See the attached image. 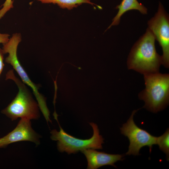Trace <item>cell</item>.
<instances>
[{
    "label": "cell",
    "instance_id": "cell-1",
    "mask_svg": "<svg viewBox=\"0 0 169 169\" xmlns=\"http://www.w3.org/2000/svg\"><path fill=\"white\" fill-rule=\"evenodd\" d=\"M154 35L147 28L131 48L127 61V68L143 75L159 72L161 56L156 52Z\"/></svg>",
    "mask_w": 169,
    "mask_h": 169
},
{
    "label": "cell",
    "instance_id": "cell-2",
    "mask_svg": "<svg viewBox=\"0 0 169 169\" xmlns=\"http://www.w3.org/2000/svg\"><path fill=\"white\" fill-rule=\"evenodd\" d=\"M6 79L13 80L18 87V92L11 102L2 110L1 113L12 120L18 118L30 120L38 119L40 116L38 104L33 98L26 84L16 76L13 69L8 72Z\"/></svg>",
    "mask_w": 169,
    "mask_h": 169
},
{
    "label": "cell",
    "instance_id": "cell-3",
    "mask_svg": "<svg viewBox=\"0 0 169 169\" xmlns=\"http://www.w3.org/2000/svg\"><path fill=\"white\" fill-rule=\"evenodd\" d=\"M145 89L138 94L143 107L156 113L164 109L169 102V74L159 72L143 75Z\"/></svg>",
    "mask_w": 169,
    "mask_h": 169
},
{
    "label": "cell",
    "instance_id": "cell-4",
    "mask_svg": "<svg viewBox=\"0 0 169 169\" xmlns=\"http://www.w3.org/2000/svg\"><path fill=\"white\" fill-rule=\"evenodd\" d=\"M22 40L21 34L19 33L13 34L8 41L3 44L2 49L4 54H8L5 61L12 65L21 78L22 81L32 89L35 97L40 110L47 122L51 121L50 111L46 103V98L38 91L39 87L33 83L30 79L26 72L21 65L18 58L17 51L18 45Z\"/></svg>",
    "mask_w": 169,
    "mask_h": 169
},
{
    "label": "cell",
    "instance_id": "cell-5",
    "mask_svg": "<svg viewBox=\"0 0 169 169\" xmlns=\"http://www.w3.org/2000/svg\"><path fill=\"white\" fill-rule=\"evenodd\" d=\"M60 131L54 129L51 131V139L58 141L57 149L61 152H65L68 154L75 153L85 149H101L104 139L99 134V130L97 125L93 122L90 123L93 130L92 136L88 139H81L74 137L66 133L60 126Z\"/></svg>",
    "mask_w": 169,
    "mask_h": 169
},
{
    "label": "cell",
    "instance_id": "cell-6",
    "mask_svg": "<svg viewBox=\"0 0 169 169\" xmlns=\"http://www.w3.org/2000/svg\"><path fill=\"white\" fill-rule=\"evenodd\" d=\"M148 28L159 43L162 50V64L169 67V16L159 2L157 12L148 21Z\"/></svg>",
    "mask_w": 169,
    "mask_h": 169
},
{
    "label": "cell",
    "instance_id": "cell-7",
    "mask_svg": "<svg viewBox=\"0 0 169 169\" xmlns=\"http://www.w3.org/2000/svg\"><path fill=\"white\" fill-rule=\"evenodd\" d=\"M139 109L134 110L126 122L120 128L121 133L127 137L130 141L126 155H139L141 149L146 146L149 147L151 152L153 145L156 144L157 137L138 127L134 122V115Z\"/></svg>",
    "mask_w": 169,
    "mask_h": 169
},
{
    "label": "cell",
    "instance_id": "cell-8",
    "mask_svg": "<svg viewBox=\"0 0 169 169\" xmlns=\"http://www.w3.org/2000/svg\"><path fill=\"white\" fill-rule=\"evenodd\" d=\"M40 137L32 129L30 120L21 118L13 131L0 138V148L6 147L13 143L23 141H31L38 145Z\"/></svg>",
    "mask_w": 169,
    "mask_h": 169
},
{
    "label": "cell",
    "instance_id": "cell-9",
    "mask_svg": "<svg viewBox=\"0 0 169 169\" xmlns=\"http://www.w3.org/2000/svg\"><path fill=\"white\" fill-rule=\"evenodd\" d=\"M94 150L87 149L81 151L86 158L87 169H96L108 165L116 167L114 163L117 161L123 160V155L109 154Z\"/></svg>",
    "mask_w": 169,
    "mask_h": 169
},
{
    "label": "cell",
    "instance_id": "cell-10",
    "mask_svg": "<svg viewBox=\"0 0 169 169\" xmlns=\"http://www.w3.org/2000/svg\"><path fill=\"white\" fill-rule=\"evenodd\" d=\"M115 8L118 9V11L108 29L112 26L118 25L122 15L129 10H137L143 14L147 13V8L143 4L139 3L137 0H122L120 3L116 6Z\"/></svg>",
    "mask_w": 169,
    "mask_h": 169
},
{
    "label": "cell",
    "instance_id": "cell-11",
    "mask_svg": "<svg viewBox=\"0 0 169 169\" xmlns=\"http://www.w3.org/2000/svg\"><path fill=\"white\" fill-rule=\"evenodd\" d=\"M43 3H53L57 4L60 8L67 9L69 10L76 8L83 3H88L93 6H97L99 8H101L96 4L91 2L90 0H35Z\"/></svg>",
    "mask_w": 169,
    "mask_h": 169
},
{
    "label": "cell",
    "instance_id": "cell-12",
    "mask_svg": "<svg viewBox=\"0 0 169 169\" xmlns=\"http://www.w3.org/2000/svg\"><path fill=\"white\" fill-rule=\"evenodd\" d=\"M156 144L160 149L166 155L167 161L169 160V129L167 128L161 136L157 137Z\"/></svg>",
    "mask_w": 169,
    "mask_h": 169
},
{
    "label": "cell",
    "instance_id": "cell-13",
    "mask_svg": "<svg viewBox=\"0 0 169 169\" xmlns=\"http://www.w3.org/2000/svg\"><path fill=\"white\" fill-rule=\"evenodd\" d=\"M14 0H5L2 5V7L0 9V19L11 9L13 7Z\"/></svg>",
    "mask_w": 169,
    "mask_h": 169
},
{
    "label": "cell",
    "instance_id": "cell-14",
    "mask_svg": "<svg viewBox=\"0 0 169 169\" xmlns=\"http://www.w3.org/2000/svg\"><path fill=\"white\" fill-rule=\"evenodd\" d=\"M10 35L7 33H1L0 32V44H3L7 42L10 38Z\"/></svg>",
    "mask_w": 169,
    "mask_h": 169
},
{
    "label": "cell",
    "instance_id": "cell-15",
    "mask_svg": "<svg viewBox=\"0 0 169 169\" xmlns=\"http://www.w3.org/2000/svg\"><path fill=\"white\" fill-rule=\"evenodd\" d=\"M4 54H5L3 53L2 49L0 48V76L4 66L3 63Z\"/></svg>",
    "mask_w": 169,
    "mask_h": 169
},
{
    "label": "cell",
    "instance_id": "cell-16",
    "mask_svg": "<svg viewBox=\"0 0 169 169\" xmlns=\"http://www.w3.org/2000/svg\"><path fill=\"white\" fill-rule=\"evenodd\" d=\"M54 81V85H55V95H54V100L53 101V103L54 106L55 107V99L56 98L57 96V85L56 84V80L55 81Z\"/></svg>",
    "mask_w": 169,
    "mask_h": 169
}]
</instances>
